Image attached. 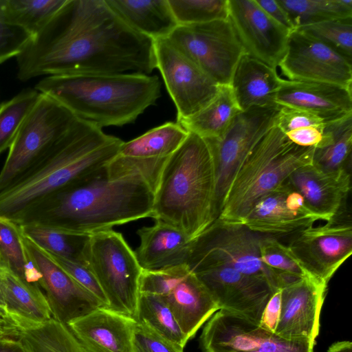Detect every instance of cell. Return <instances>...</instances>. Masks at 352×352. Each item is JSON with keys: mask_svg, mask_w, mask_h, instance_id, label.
Instances as JSON below:
<instances>
[{"mask_svg": "<svg viewBox=\"0 0 352 352\" xmlns=\"http://www.w3.org/2000/svg\"><path fill=\"white\" fill-rule=\"evenodd\" d=\"M168 157L138 158L118 154L107 165L106 173L109 178L131 175H140L144 179L155 192Z\"/></svg>", "mask_w": 352, "mask_h": 352, "instance_id": "cell-42", "label": "cell"}, {"mask_svg": "<svg viewBox=\"0 0 352 352\" xmlns=\"http://www.w3.org/2000/svg\"><path fill=\"white\" fill-rule=\"evenodd\" d=\"M78 118L63 105L40 93L0 170V192L38 163L69 131Z\"/></svg>", "mask_w": 352, "mask_h": 352, "instance_id": "cell-9", "label": "cell"}, {"mask_svg": "<svg viewBox=\"0 0 352 352\" xmlns=\"http://www.w3.org/2000/svg\"><path fill=\"white\" fill-rule=\"evenodd\" d=\"M34 89L100 129L133 122L161 96L158 77L138 73L48 76Z\"/></svg>", "mask_w": 352, "mask_h": 352, "instance_id": "cell-4", "label": "cell"}, {"mask_svg": "<svg viewBox=\"0 0 352 352\" xmlns=\"http://www.w3.org/2000/svg\"><path fill=\"white\" fill-rule=\"evenodd\" d=\"M294 30L327 21L352 17L351 0H277Z\"/></svg>", "mask_w": 352, "mask_h": 352, "instance_id": "cell-37", "label": "cell"}, {"mask_svg": "<svg viewBox=\"0 0 352 352\" xmlns=\"http://www.w3.org/2000/svg\"><path fill=\"white\" fill-rule=\"evenodd\" d=\"M344 208L325 224L296 233L288 245L309 274L326 285L352 253L351 216Z\"/></svg>", "mask_w": 352, "mask_h": 352, "instance_id": "cell-13", "label": "cell"}, {"mask_svg": "<svg viewBox=\"0 0 352 352\" xmlns=\"http://www.w3.org/2000/svg\"><path fill=\"white\" fill-rule=\"evenodd\" d=\"M325 122L320 118L300 109L281 107L276 122L283 133L310 126L322 125Z\"/></svg>", "mask_w": 352, "mask_h": 352, "instance_id": "cell-47", "label": "cell"}, {"mask_svg": "<svg viewBox=\"0 0 352 352\" xmlns=\"http://www.w3.org/2000/svg\"><path fill=\"white\" fill-rule=\"evenodd\" d=\"M67 0H0V16L32 37L52 19Z\"/></svg>", "mask_w": 352, "mask_h": 352, "instance_id": "cell-33", "label": "cell"}, {"mask_svg": "<svg viewBox=\"0 0 352 352\" xmlns=\"http://www.w3.org/2000/svg\"><path fill=\"white\" fill-rule=\"evenodd\" d=\"M325 123L331 138L324 146L314 148L311 164L324 172L351 170L352 113Z\"/></svg>", "mask_w": 352, "mask_h": 352, "instance_id": "cell-31", "label": "cell"}, {"mask_svg": "<svg viewBox=\"0 0 352 352\" xmlns=\"http://www.w3.org/2000/svg\"><path fill=\"white\" fill-rule=\"evenodd\" d=\"M280 107H254L241 111L223 135L217 138L204 139L215 166L217 219L236 170L258 140L276 125Z\"/></svg>", "mask_w": 352, "mask_h": 352, "instance_id": "cell-11", "label": "cell"}, {"mask_svg": "<svg viewBox=\"0 0 352 352\" xmlns=\"http://www.w3.org/2000/svg\"><path fill=\"white\" fill-rule=\"evenodd\" d=\"M327 285L306 277L281 289L278 321L274 333L289 340L316 342Z\"/></svg>", "mask_w": 352, "mask_h": 352, "instance_id": "cell-20", "label": "cell"}, {"mask_svg": "<svg viewBox=\"0 0 352 352\" xmlns=\"http://www.w3.org/2000/svg\"><path fill=\"white\" fill-rule=\"evenodd\" d=\"M47 254L75 281L95 296L107 307V302L104 294L95 276L87 265L57 255Z\"/></svg>", "mask_w": 352, "mask_h": 352, "instance_id": "cell-44", "label": "cell"}, {"mask_svg": "<svg viewBox=\"0 0 352 352\" xmlns=\"http://www.w3.org/2000/svg\"><path fill=\"white\" fill-rule=\"evenodd\" d=\"M318 221L325 219L313 212L285 181L254 204L243 224L253 232L278 238L294 235Z\"/></svg>", "mask_w": 352, "mask_h": 352, "instance_id": "cell-19", "label": "cell"}, {"mask_svg": "<svg viewBox=\"0 0 352 352\" xmlns=\"http://www.w3.org/2000/svg\"><path fill=\"white\" fill-rule=\"evenodd\" d=\"M153 203L154 192L141 176L109 178L105 168L94 177L47 197L16 223L91 235L151 217Z\"/></svg>", "mask_w": 352, "mask_h": 352, "instance_id": "cell-2", "label": "cell"}, {"mask_svg": "<svg viewBox=\"0 0 352 352\" xmlns=\"http://www.w3.org/2000/svg\"><path fill=\"white\" fill-rule=\"evenodd\" d=\"M259 251L262 263L282 274L289 284L306 277H313L288 245L282 243L276 237L264 234Z\"/></svg>", "mask_w": 352, "mask_h": 352, "instance_id": "cell-39", "label": "cell"}, {"mask_svg": "<svg viewBox=\"0 0 352 352\" xmlns=\"http://www.w3.org/2000/svg\"><path fill=\"white\" fill-rule=\"evenodd\" d=\"M164 297L187 341L219 310L207 289L190 270Z\"/></svg>", "mask_w": 352, "mask_h": 352, "instance_id": "cell-26", "label": "cell"}, {"mask_svg": "<svg viewBox=\"0 0 352 352\" xmlns=\"http://www.w3.org/2000/svg\"><path fill=\"white\" fill-rule=\"evenodd\" d=\"M351 176L349 170L324 172L309 164L296 169L285 181L302 196L313 212L327 222L345 207Z\"/></svg>", "mask_w": 352, "mask_h": 352, "instance_id": "cell-22", "label": "cell"}, {"mask_svg": "<svg viewBox=\"0 0 352 352\" xmlns=\"http://www.w3.org/2000/svg\"><path fill=\"white\" fill-rule=\"evenodd\" d=\"M188 135L177 122H166L142 135L123 142L118 155L138 158H165L170 157L183 144Z\"/></svg>", "mask_w": 352, "mask_h": 352, "instance_id": "cell-30", "label": "cell"}, {"mask_svg": "<svg viewBox=\"0 0 352 352\" xmlns=\"http://www.w3.org/2000/svg\"><path fill=\"white\" fill-rule=\"evenodd\" d=\"M241 111L230 85H220L217 96L208 105L177 122L204 139L217 138L223 135Z\"/></svg>", "mask_w": 352, "mask_h": 352, "instance_id": "cell-29", "label": "cell"}, {"mask_svg": "<svg viewBox=\"0 0 352 352\" xmlns=\"http://www.w3.org/2000/svg\"><path fill=\"white\" fill-rule=\"evenodd\" d=\"M264 234L244 224L216 219L207 229L191 240L186 262L195 272L205 267L222 264L267 281L274 289L287 285L285 277L263 264L260 244Z\"/></svg>", "mask_w": 352, "mask_h": 352, "instance_id": "cell-7", "label": "cell"}, {"mask_svg": "<svg viewBox=\"0 0 352 352\" xmlns=\"http://www.w3.org/2000/svg\"><path fill=\"white\" fill-rule=\"evenodd\" d=\"M0 309H3L7 312L6 308V304H5V301L3 299V296L1 287H0Z\"/></svg>", "mask_w": 352, "mask_h": 352, "instance_id": "cell-53", "label": "cell"}, {"mask_svg": "<svg viewBox=\"0 0 352 352\" xmlns=\"http://www.w3.org/2000/svg\"><path fill=\"white\" fill-rule=\"evenodd\" d=\"M280 295L281 289L274 293L263 311L261 321L258 324L263 328L274 333L280 314Z\"/></svg>", "mask_w": 352, "mask_h": 352, "instance_id": "cell-48", "label": "cell"}, {"mask_svg": "<svg viewBox=\"0 0 352 352\" xmlns=\"http://www.w3.org/2000/svg\"><path fill=\"white\" fill-rule=\"evenodd\" d=\"M135 320L183 348L188 342L164 296L140 294Z\"/></svg>", "mask_w": 352, "mask_h": 352, "instance_id": "cell-36", "label": "cell"}, {"mask_svg": "<svg viewBox=\"0 0 352 352\" xmlns=\"http://www.w3.org/2000/svg\"><path fill=\"white\" fill-rule=\"evenodd\" d=\"M228 16L245 54L276 68L290 30L272 19L256 0H228Z\"/></svg>", "mask_w": 352, "mask_h": 352, "instance_id": "cell-18", "label": "cell"}, {"mask_svg": "<svg viewBox=\"0 0 352 352\" xmlns=\"http://www.w3.org/2000/svg\"><path fill=\"white\" fill-rule=\"evenodd\" d=\"M0 352H29L18 336L0 335Z\"/></svg>", "mask_w": 352, "mask_h": 352, "instance_id": "cell-50", "label": "cell"}, {"mask_svg": "<svg viewBox=\"0 0 352 352\" xmlns=\"http://www.w3.org/2000/svg\"><path fill=\"white\" fill-rule=\"evenodd\" d=\"M17 78L148 75L156 69L154 41L126 24L105 0H67L16 57Z\"/></svg>", "mask_w": 352, "mask_h": 352, "instance_id": "cell-1", "label": "cell"}, {"mask_svg": "<svg viewBox=\"0 0 352 352\" xmlns=\"http://www.w3.org/2000/svg\"><path fill=\"white\" fill-rule=\"evenodd\" d=\"M352 89L336 84L283 79L276 104L307 111L324 122L352 113Z\"/></svg>", "mask_w": 352, "mask_h": 352, "instance_id": "cell-21", "label": "cell"}, {"mask_svg": "<svg viewBox=\"0 0 352 352\" xmlns=\"http://www.w3.org/2000/svg\"><path fill=\"white\" fill-rule=\"evenodd\" d=\"M39 96L35 89H28L1 105L0 154L10 147Z\"/></svg>", "mask_w": 352, "mask_h": 352, "instance_id": "cell-38", "label": "cell"}, {"mask_svg": "<svg viewBox=\"0 0 352 352\" xmlns=\"http://www.w3.org/2000/svg\"><path fill=\"white\" fill-rule=\"evenodd\" d=\"M314 148L294 144L276 125L273 126L236 170L217 219L243 224L261 197L284 183L296 169L312 164Z\"/></svg>", "mask_w": 352, "mask_h": 352, "instance_id": "cell-6", "label": "cell"}, {"mask_svg": "<svg viewBox=\"0 0 352 352\" xmlns=\"http://www.w3.org/2000/svg\"><path fill=\"white\" fill-rule=\"evenodd\" d=\"M135 322L133 318L100 307L67 326L87 352H135Z\"/></svg>", "mask_w": 352, "mask_h": 352, "instance_id": "cell-23", "label": "cell"}, {"mask_svg": "<svg viewBox=\"0 0 352 352\" xmlns=\"http://www.w3.org/2000/svg\"><path fill=\"white\" fill-rule=\"evenodd\" d=\"M228 0H168L178 25L227 19Z\"/></svg>", "mask_w": 352, "mask_h": 352, "instance_id": "cell-41", "label": "cell"}, {"mask_svg": "<svg viewBox=\"0 0 352 352\" xmlns=\"http://www.w3.org/2000/svg\"><path fill=\"white\" fill-rule=\"evenodd\" d=\"M192 273L207 289L219 310L257 324L276 292L267 281L226 265H212Z\"/></svg>", "mask_w": 352, "mask_h": 352, "instance_id": "cell-15", "label": "cell"}, {"mask_svg": "<svg viewBox=\"0 0 352 352\" xmlns=\"http://www.w3.org/2000/svg\"><path fill=\"white\" fill-rule=\"evenodd\" d=\"M215 195L210 149L203 138L188 132L164 166L151 217L174 226L192 240L217 219Z\"/></svg>", "mask_w": 352, "mask_h": 352, "instance_id": "cell-5", "label": "cell"}, {"mask_svg": "<svg viewBox=\"0 0 352 352\" xmlns=\"http://www.w3.org/2000/svg\"><path fill=\"white\" fill-rule=\"evenodd\" d=\"M19 225L23 235L46 252L86 265L84 250L90 235L63 232L36 223Z\"/></svg>", "mask_w": 352, "mask_h": 352, "instance_id": "cell-35", "label": "cell"}, {"mask_svg": "<svg viewBox=\"0 0 352 352\" xmlns=\"http://www.w3.org/2000/svg\"><path fill=\"white\" fill-rule=\"evenodd\" d=\"M84 261L104 294L107 308L135 319L142 269L122 234L109 229L91 234Z\"/></svg>", "mask_w": 352, "mask_h": 352, "instance_id": "cell-8", "label": "cell"}, {"mask_svg": "<svg viewBox=\"0 0 352 352\" xmlns=\"http://www.w3.org/2000/svg\"><path fill=\"white\" fill-rule=\"evenodd\" d=\"M0 287L7 313L21 329L41 324L52 318L43 290L0 264Z\"/></svg>", "mask_w": 352, "mask_h": 352, "instance_id": "cell-27", "label": "cell"}, {"mask_svg": "<svg viewBox=\"0 0 352 352\" xmlns=\"http://www.w3.org/2000/svg\"><path fill=\"white\" fill-rule=\"evenodd\" d=\"M0 264L41 288V275L28 255L19 225L3 217H0Z\"/></svg>", "mask_w": 352, "mask_h": 352, "instance_id": "cell-32", "label": "cell"}, {"mask_svg": "<svg viewBox=\"0 0 352 352\" xmlns=\"http://www.w3.org/2000/svg\"><path fill=\"white\" fill-rule=\"evenodd\" d=\"M135 352H184V348L135 322L133 336Z\"/></svg>", "mask_w": 352, "mask_h": 352, "instance_id": "cell-45", "label": "cell"}, {"mask_svg": "<svg viewBox=\"0 0 352 352\" xmlns=\"http://www.w3.org/2000/svg\"><path fill=\"white\" fill-rule=\"evenodd\" d=\"M140 245L134 251L146 271H155L186 265L191 239L182 231L156 220L153 226L137 231Z\"/></svg>", "mask_w": 352, "mask_h": 352, "instance_id": "cell-24", "label": "cell"}, {"mask_svg": "<svg viewBox=\"0 0 352 352\" xmlns=\"http://www.w3.org/2000/svg\"><path fill=\"white\" fill-rule=\"evenodd\" d=\"M167 38L219 85H230L245 54L228 19L178 25Z\"/></svg>", "mask_w": 352, "mask_h": 352, "instance_id": "cell-10", "label": "cell"}, {"mask_svg": "<svg viewBox=\"0 0 352 352\" xmlns=\"http://www.w3.org/2000/svg\"><path fill=\"white\" fill-rule=\"evenodd\" d=\"M295 30L318 40L352 63V17L327 21Z\"/></svg>", "mask_w": 352, "mask_h": 352, "instance_id": "cell-40", "label": "cell"}, {"mask_svg": "<svg viewBox=\"0 0 352 352\" xmlns=\"http://www.w3.org/2000/svg\"><path fill=\"white\" fill-rule=\"evenodd\" d=\"M122 142L78 118L38 163L0 192V217L17 223L51 195L98 175Z\"/></svg>", "mask_w": 352, "mask_h": 352, "instance_id": "cell-3", "label": "cell"}, {"mask_svg": "<svg viewBox=\"0 0 352 352\" xmlns=\"http://www.w3.org/2000/svg\"><path fill=\"white\" fill-rule=\"evenodd\" d=\"M283 79L276 68L244 54L234 71L230 86L243 111L254 107L279 106L276 98Z\"/></svg>", "mask_w": 352, "mask_h": 352, "instance_id": "cell-25", "label": "cell"}, {"mask_svg": "<svg viewBox=\"0 0 352 352\" xmlns=\"http://www.w3.org/2000/svg\"><path fill=\"white\" fill-rule=\"evenodd\" d=\"M289 80L322 82L352 87V63L318 40L294 30L278 64Z\"/></svg>", "mask_w": 352, "mask_h": 352, "instance_id": "cell-16", "label": "cell"}, {"mask_svg": "<svg viewBox=\"0 0 352 352\" xmlns=\"http://www.w3.org/2000/svg\"><path fill=\"white\" fill-rule=\"evenodd\" d=\"M23 241L31 263L41 275L40 286L53 318L67 325L98 308L106 307L75 281L45 251L23 235Z\"/></svg>", "mask_w": 352, "mask_h": 352, "instance_id": "cell-17", "label": "cell"}, {"mask_svg": "<svg viewBox=\"0 0 352 352\" xmlns=\"http://www.w3.org/2000/svg\"><path fill=\"white\" fill-rule=\"evenodd\" d=\"M257 4L274 21L290 31L294 26L285 10L277 0H256Z\"/></svg>", "mask_w": 352, "mask_h": 352, "instance_id": "cell-49", "label": "cell"}, {"mask_svg": "<svg viewBox=\"0 0 352 352\" xmlns=\"http://www.w3.org/2000/svg\"><path fill=\"white\" fill-rule=\"evenodd\" d=\"M327 352H352V343L350 341H339L330 346Z\"/></svg>", "mask_w": 352, "mask_h": 352, "instance_id": "cell-52", "label": "cell"}, {"mask_svg": "<svg viewBox=\"0 0 352 352\" xmlns=\"http://www.w3.org/2000/svg\"><path fill=\"white\" fill-rule=\"evenodd\" d=\"M129 27L155 41L166 38L178 26L168 0H105Z\"/></svg>", "mask_w": 352, "mask_h": 352, "instance_id": "cell-28", "label": "cell"}, {"mask_svg": "<svg viewBox=\"0 0 352 352\" xmlns=\"http://www.w3.org/2000/svg\"><path fill=\"white\" fill-rule=\"evenodd\" d=\"M188 271L186 265L155 271L142 270L140 294L166 296Z\"/></svg>", "mask_w": 352, "mask_h": 352, "instance_id": "cell-43", "label": "cell"}, {"mask_svg": "<svg viewBox=\"0 0 352 352\" xmlns=\"http://www.w3.org/2000/svg\"><path fill=\"white\" fill-rule=\"evenodd\" d=\"M156 68L177 109V121L189 118L208 105L220 85L166 38L154 41Z\"/></svg>", "mask_w": 352, "mask_h": 352, "instance_id": "cell-14", "label": "cell"}, {"mask_svg": "<svg viewBox=\"0 0 352 352\" xmlns=\"http://www.w3.org/2000/svg\"><path fill=\"white\" fill-rule=\"evenodd\" d=\"M21 329L8 314L0 309V335L18 336Z\"/></svg>", "mask_w": 352, "mask_h": 352, "instance_id": "cell-51", "label": "cell"}, {"mask_svg": "<svg viewBox=\"0 0 352 352\" xmlns=\"http://www.w3.org/2000/svg\"><path fill=\"white\" fill-rule=\"evenodd\" d=\"M31 38L25 30L6 22L0 16V63L16 57Z\"/></svg>", "mask_w": 352, "mask_h": 352, "instance_id": "cell-46", "label": "cell"}, {"mask_svg": "<svg viewBox=\"0 0 352 352\" xmlns=\"http://www.w3.org/2000/svg\"><path fill=\"white\" fill-rule=\"evenodd\" d=\"M18 337L29 352H87L69 327L53 318L21 329Z\"/></svg>", "mask_w": 352, "mask_h": 352, "instance_id": "cell-34", "label": "cell"}, {"mask_svg": "<svg viewBox=\"0 0 352 352\" xmlns=\"http://www.w3.org/2000/svg\"><path fill=\"white\" fill-rule=\"evenodd\" d=\"M202 352H314L308 340H289L243 316L215 312L199 338Z\"/></svg>", "mask_w": 352, "mask_h": 352, "instance_id": "cell-12", "label": "cell"}]
</instances>
